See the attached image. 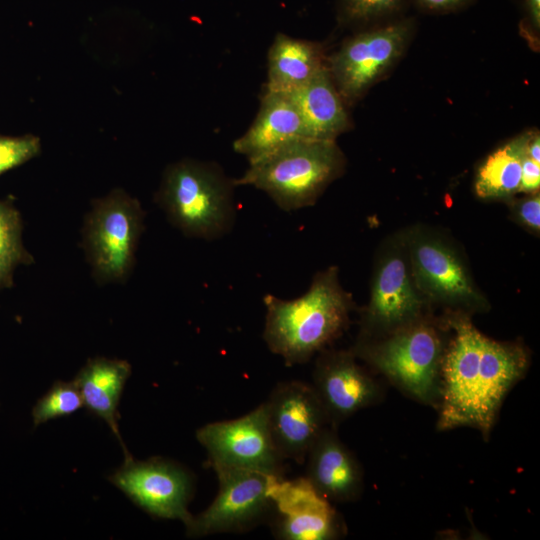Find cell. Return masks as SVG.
I'll list each match as a JSON object with an SVG mask.
<instances>
[{"mask_svg": "<svg viewBox=\"0 0 540 540\" xmlns=\"http://www.w3.org/2000/svg\"><path fill=\"white\" fill-rule=\"evenodd\" d=\"M451 325L454 337L441 361L438 428L468 426L487 438L505 396L524 375L528 356L519 345L484 336L466 317Z\"/></svg>", "mask_w": 540, "mask_h": 540, "instance_id": "obj_1", "label": "cell"}, {"mask_svg": "<svg viewBox=\"0 0 540 540\" xmlns=\"http://www.w3.org/2000/svg\"><path fill=\"white\" fill-rule=\"evenodd\" d=\"M266 308L262 338L287 366L303 364L346 329L352 301L340 286L336 267L318 272L300 297H263Z\"/></svg>", "mask_w": 540, "mask_h": 540, "instance_id": "obj_2", "label": "cell"}, {"mask_svg": "<svg viewBox=\"0 0 540 540\" xmlns=\"http://www.w3.org/2000/svg\"><path fill=\"white\" fill-rule=\"evenodd\" d=\"M235 187L217 163L185 158L165 168L154 201L186 237L214 241L234 227Z\"/></svg>", "mask_w": 540, "mask_h": 540, "instance_id": "obj_3", "label": "cell"}, {"mask_svg": "<svg viewBox=\"0 0 540 540\" xmlns=\"http://www.w3.org/2000/svg\"><path fill=\"white\" fill-rule=\"evenodd\" d=\"M344 166L335 140L302 138L249 163L234 183L265 192L277 207L290 212L313 205Z\"/></svg>", "mask_w": 540, "mask_h": 540, "instance_id": "obj_4", "label": "cell"}, {"mask_svg": "<svg viewBox=\"0 0 540 540\" xmlns=\"http://www.w3.org/2000/svg\"><path fill=\"white\" fill-rule=\"evenodd\" d=\"M144 220L141 203L123 189L93 200L83 223L82 247L97 283H123L130 276Z\"/></svg>", "mask_w": 540, "mask_h": 540, "instance_id": "obj_5", "label": "cell"}, {"mask_svg": "<svg viewBox=\"0 0 540 540\" xmlns=\"http://www.w3.org/2000/svg\"><path fill=\"white\" fill-rule=\"evenodd\" d=\"M357 354L415 399L433 403L439 398L443 348L433 327L412 322L383 342L359 346Z\"/></svg>", "mask_w": 540, "mask_h": 540, "instance_id": "obj_6", "label": "cell"}, {"mask_svg": "<svg viewBox=\"0 0 540 540\" xmlns=\"http://www.w3.org/2000/svg\"><path fill=\"white\" fill-rule=\"evenodd\" d=\"M219 489L213 502L185 524L186 535L199 538L218 533H242L273 513L274 475L237 468H215Z\"/></svg>", "mask_w": 540, "mask_h": 540, "instance_id": "obj_7", "label": "cell"}, {"mask_svg": "<svg viewBox=\"0 0 540 540\" xmlns=\"http://www.w3.org/2000/svg\"><path fill=\"white\" fill-rule=\"evenodd\" d=\"M412 22L394 21L348 38L327 58L333 82L346 104L359 100L401 57Z\"/></svg>", "mask_w": 540, "mask_h": 540, "instance_id": "obj_8", "label": "cell"}, {"mask_svg": "<svg viewBox=\"0 0 540 540\" xmlns=\"http://www.w3.org/2000/svg\"><path fill=\"white\" fill-rule=\"evenodd\" d=\"M196 438L212 469L237 468L285 477V460L271 437L264 402L239 418L205 424Z\"/></svg>", "mask_w": 540, "mask_h": 540, "instance_id": "obj_9", "label": "cell"}, {"mask_svg": "<svg viewBox=\"0 0 540 540\" xmlns=\"http://www.w3.org/2000/svg\"><path fill=\"white\" fill-rule=\"evenodd\" d=\"M109 481L154 517L180 520L184 525L192 517L188 504L194 479L177 463L160 457L137 461L130 455Z\"/></svg>", "mask_w": 540, "mask_h": 540, "instance_id": "obj_10", "label": "cell"}, {"mask_svg": "<svg viewBox=\"0 0 540 540\" xmlns=\"http://www.w3.org/2000/svg\"><path fill=\"white\" fill-rule=\"evenodd\" d=\"M264 405L279 454L285 461L303 464L316 439L330 425L313 387L297 380L280 382Z\"/></svg>", "mask_w": 540, "mask_h": 540, "instance_id": "obj_11", "label": "cell"}, {"mask_svg": "<svg viewBox=\"0 0 540 540\" xmlns=\"http://www.w3.org/2000/svg\"><path fill=\"white\" fill-rule=\"evenodd\" d=\"M272 530L281 540H332L345 527L331 501L307 478H276L271 487Z\"/></svg>", "mask_w": 540, "mask_h": 540, "instance_id": "obj_12", "label": "cell"}, {"mask_svg": "<svg viewBox=\"0 0 540 540\" xmlns=\"http://www.w3.org/2000/svg\"><path fill=\"white\" fill-rule=\"evenodd\" d=\"M332 427L379 400L377 382L346 351H323L311 384Z\"/></svg>", "mask_w": 540, "mask_h": 540, "instance_id": "obj_13", "label": "cell"}, {"mask_svg": "<svg viewBox=\"0 0 540 540\" xmlns=\"http://www.w3.org/2000/svg\"><path fill=\"white\" fill-rule=\"evenodd\" d=\"M412 278L417 289L432 299L479 307L483 298L455 252L438 239L415 236L410 244Z\"/></svg>", "mask_w": 540, "mask_h": 540, "instance_id": "obj_14", "label": "cell"}, {"mask_svg": "<svg viewBox=\"0 0 540 540\" xmlns=\"http://www.w3.org/2000/svg\"><path fill=\"white\" fill-rule=\"evenodd\" d=\"M421 305V296L405 259L400 254H390L376 270L365 311L366 326L396 330L414 322Z\"/></svg>", "mask_w": 540, "mask_h": 540, "instance_id": "obj_15", "label": "cell"}, {"mask_svg": "<svg viewBox=\"0 0 540 540\" xmlns=\"http://www.w3.org/2000/svg\"><path fill=\"white\" fill-rule=\"evenodd\" d=\"M305 461V477L329 501L349 502L361 495V466L331 425L321 432Z\"/></svg>", "mask_w": 540, "mask_h": 540, "instance_id": "obj_16", "label": "cell"}, {"mask_svg": "<svg viewBox=\"0 0 540 540\" xmlns=\"http://www.w3.org/2000/svg\"><path fill=\"white\" fill-rule=\"evenodd\" d=\"M309 138L302 116L287 93L264 90L250 127L233 142V150L253 163L292 141Z\"/></svg>", "mask_w": 540, "mask_h": 540, "instance_id": "obj_17", "label": "cell"}, {"mask_svg": "<svg viewBox=\"0 0 540 540\" xmlns=\"http://www.w3.org/2000/svg\"><path fill=\"white\" fill-rule=\"evenodd\" d=\"M130 375L131 365L126 360L95 357L89 359L73 379L84 407L106 422L123 447L125 457L130 454L119 432L118 405Z\"/></svg>", "mask_w": 540, "mask_h": 540, "instance_id": "obj_18", "label": "cell"}, {"mask_svg": "<svg viewBox=\"0 0 540 540\" xmlns=\"http://www.w3.org/2000/svg\"><path fill=\"white\" fill-rule=\"evenodd\" d=\"M289 95L302 116L309 138L335 140L350 128L346 103L327 65Z\"/></svg>", "mask_w": 540, "mask_h": 540, "instance_id": "obj_19", "label": "cell"}, {"mask_svg": "<svg viewBox=\"0 0 540 540\" xmlns=\"http://www.w3.org/2000/svg\"><path fill=\"white\" fill-rule=\"evenodd\" d=\"M268 73L265 89L292 93L306 84L327 65L319 43L278 33L268 51Z\"/></svg>", "mask_w": 540, "mask_h": 540, "instance_id": "obj_20", "label": "cell"}, {"mask_svg": "<svg viewBox=\"0 0 540 540\" xmlns=\"http://www.w3.org/2000/svg\"><path fill=\"white\" fill-rule=\"evenodd\" d=\"M525 135L492 152L479 167L475 177V192L480 198H507L520 192L521 163Z\"/></svg>", "mask_w": 540, "mask_h": 540, "instance_id": "obj_21", "label": "cell"}, {"mask_svg": "<svg viewBox=\"0 0 540 540\" xmlns=\"http://www.w3.org/2000/svg\"><path fill=\"white\" fill-rule=\"evenodd\" d=\"M22 232L20 212L10 202L0 200V290L13 285L17 267L34 261L23 244Z\"/></svg>", "mask_w": 540, "mask_h": 540, "instance_id": "obj_22", "label": "cell"}, {"mask_svg": "<svg viewBox=\"0 0 540 540\" xmlns=\"http://www.w3.org/2000/svg\"><path fill=\"white\" fill-rule=\"evenodd\" d=\"M83 406L81 394L73 380L56 381L34 405L33 423L38 426L49 420L71 415Z\"/></svg>", "mask_w": 540, "mask_h": 540, "instance_id": "obj_23", "label": "cell"}, {"mask_svg": "<svg viewBox=\"0 0 540 540\" xmlns=\"http://www.w3.org/2000/svg\"><path fill=\"white\" fill-rule=\"evenodd\" d=\"M340 20L347 24H365L394 15L404 0H337Z\"/></svg>", "mask_w": 540, "mask_h": 540, "instance_id": "obj_24", "label": "cell"}, {"mask_svg": "<svg viewBox=\"0 0 540 540\" xmlns=\"http://www.w3.org/2000/svg\"><path fill=\"white\" fill-rule=\"evenodd\" d=\"M40 152L41 142L35 135H0V175L37 157Z\"/></svg>", "mask_w": 540, "mask_h": 540, "instance_id": "obj_25", "label": "cell"}, {"mask_svg": "<svg viewBox=\"0 0 540 540\" xmlns=\"http://www.w3.org/2000/svg\"><path fill=\"white\" fill-rule=\"evenodd\" d=\"M514 213L519 222L527 228L539 232L540 229V197L533 193L532 196L517 201L514 205Z\"/></svg>", "mask_w": 540, "mask_h": 540, "instance_id": "obj_26", "label": "cell"}, {"mask_svg": "<svg viewBox=\"0 0 540 540\" xmlns=\"http://www.w3.org/2000/svg\"><path fill=\"white\" fill-rule=\"evenodd\" d=\"M539 187L540 164L524 155L521 163L520 191L533 194L539 190Z\"/></svg>", "mask_w": 540, "mask_h": 540, "instance_id": "obj_27", "label": "cell"}, {"mask_svg": "<svg viewBox=\"0 0 540 540\" xmlns=\"http://www.w3.org/2000/svg\"><path fill=\"white\" fill-rule=\"evenodd\" d=\"M421 9L432 13H448L463 8L471 0H413Z\"/></svg>", "mask_w": 540, "mask_h": 540, "instance_id": "obj_28", "label": "cell"}, {"mask_svg": "<svg viewBox=\"0 0 540 540\" xmlns=\"http://www.w3.org/2000/svg\"><path fill=\"white\" fill-rule=\"evenodd\" d=\"M525 21L530 29L538 32L540 29V0H524Z\"/></svg>", "mask_w": 540, "mask_h": 540, "instance_id": "obj_29", "label": "cell"}, {"mask_svg": "<svg viewBox=\"0 0 540 540\" xmlns=\"http://www.w3.org/2000/svg\"><path fill=\"white\" fill-rule=\"evenodd\" d=\"M524 152L525 155L531 158L536 163L540 164V138L539 133L529 132L524 134Z\"/></svg>", "mask_w": 540, "mask_h": 540, "instance_id": "obj_30", "label": "cell"}]
</instances>
